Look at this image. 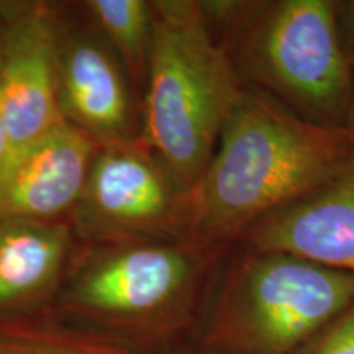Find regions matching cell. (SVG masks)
I'll return each mask as SVG.
<instances>
[{
	"label": "cell",
	"mask_w": 354,
	"mask_h": 354,
	"mask_svg": "<svg viewBox=\"0 0 354 354\" xmlns=\"http://www.w3.org/2000/svg\"><path fill=\"white\" fill-rule=\"evenodd\" d=\"M8 7L0 6V50H2V39H3V33H6V25H7V19H8Z\"/></svg>",
	"instance_id": "ac0fdd59"
},
{
	"label": "cell",
	"mask_w": 354,
	"mask_h": 354,
	"mask_svg": "<svg viewBox=\"0 0 354 354\" xmlns=\"http://www.w3.org/2000/svg\"><path fill=\"white\" fill-rule=\"evenodd\" d=\"M225 248L196 236L102 243L71 274L64 307L105 328L115 342L149 354L194 320Z\"/></svg>",
	"instance_id": "277c9868"
},
{
	"label": "cell",
	"mask_w": 354,
	"mask_h": 354,
	"mask_svg": "<svg viewBox=\"0 0 354 354\" xmlns=\"http://www.w3.org/2000/svg\"><path fill=\"white\" fill-rule=\"evenodd\" d=\"M0 354H148L107 338L46 328H0Z\"/></svg>",
	"instance_id": "4fadbf2b"
},
{
	"label": "cell",
	"mask_w": 354,
	"mask_h": 354,
	"mask_svg": "<svg viewBox=\"0 0 354 354\" xmlns=\"http://www.w3.org/2000/svg\"><path fill=\"white\" fill-rule=\"evenodd\" d=\"M295 354H354V300Z\"/></svg>",
	"instance_id": "5bb4252c"
},
{
	"label": "cell",
	"mask_w": 354,
	"mask_h": 354,
	"mask_svg": "<svg viewBox=\"0 0 354 354\" xmlns=\"http://www.w3.org/2000/svg\"><path fill=\"white\" fill-rule=\"evenodd\" d=\"M99 148L64 122L12 151L0 171V221H59L73 214Z\"/></svg>",
	"instance_id": "9c48e42d"
},
{
	"label": "cell",
	"mask_w": 354,
	"mask_h": 354,
	"mask_svg": "<svg viewBox=\"0 0 354 354\" xmlns=\"http://www.w3.org/2000/svg\"><path fill=\"white\" fill-rule=\"evenodd\" d=\"M0 112L12 151L66 122L57 97L55 7L8 8L0 50Z\"/></svg>",
	"instance_id": "ba28073f"
},
{
	"label": "cell",
	"mask_w": 354,
	"mask_h": 354,
	"mask_svg": "<svg viewBox=\"0 0 354 354\" xmlns=\"http://www.w3.org/2000/svg\"><path fill=\"white\" fill-rule=\"evenodd\" d=\"M84 8L109 43L127 76L145 92L153 44V3L146 0H87Z\"/></svg>",
	"instance_id": "7c38bea8"
},
{
	"label": "cell",
	"mask_w": 354,
	"mask_h": 354,
	"mask_svg": "<svg viewBox=\"0 0 354 354\" xmlns=\"http://www.w3.org/2000/svg\"><path fill=\"white\" fill-rule=\"evenodd\" d=\"M180 354H215V353H212L210 349L203 348L201 344V346H198L197 349H192V351H185V353H180Z\"/></svg>",
	"instance_id": "d6986e66"
},
{
	"label": "cell",
	"mask_w": 354,
	"mask_h": 354,
	"mask_svg": "<svg viewBox=\"0 0 354 354\" xmlns=\"http://www.w3.org/2000/svg\"><path fill=\"white\" fill-rule=\"evenodd\" d=\"M73 246L64 221H0V313L26 307L55 289Z\"/></svg>",
	"instance_id": "8fae6325"
},
{
	"label": "cell",
	"mask_w": 354,
	"mask_h": 354,
	"mask_svg": "<svg viewBox=\"0 0 354 354\" xmlns=\"http://www.w3.org/2000/svg\"><path fill=\"white\" fill-rule=\"evenodd\" d=\"M56 71L66 122L100 148L141 138V110L130 79L97 30L66 26L56 15Z\"/></svg>",
	"instance_id": "52a82bcc"
},
{
	"label": "cell",
	"mask_w": 354,
	"mask_h": 354,
	"mask_svg": "<svg viewBox=\"0 0 354 354\" xmlns=\"http://www.w3.org/2000/svg\"><path fill=\"white\" fill-rule=\"evenodd\" d=\"M338 19L343 38L354 37V0L338 2Z\"/></svg>",
	"instance_id": "9a60e30c"
},
{
	"label": "cell",
	"mask_w": 354,
	"mask_h": 354,
	"mask_svg": "<svg viewBox=\"0 0 354 354\" xmlns=\"http://www.w3.org/2000/svg\"><path fill=\"white\" fill-rule=\"evenodd\" d=\"M10 154H12L10 138H8L6 122H3L2 112H0V171H2V167L6 166V162L8 161V158H10Z\"/></svg>",
	"instance_id": "e0dca14e"
},
{
	"label": "cell",
	"mask_w": 354,
	"mask_h": 354,
	"mask_svg": "<svg viewBox=\"0 0 354 354\" xmlns=\"http://www.w3.org/2000/svg\"><path fill=\"white\" fill-rule=\"evenodd\" d=\"M194 190L146 146L99 148L73 210L74 230L88 241H174L192 238Z\"/></svg>",
	"instance_id": "8992f818"
},
{
	"label": "cell",
	"mask_w": 354,
	"mask_h": 354,
	"mask_svg": "<svg viewBox=\"0 0 354 354\" xmlns=\"http://www.w3.org/2000/svg\"><path fill=\"white\" fill-rule=\"evenodd\" d=\"M151 3L153 44L141 102V141L194 190L248 87L210 30L201 3Z\"/></svg>",
	"instance_id": "3957f363"
},
{
	"label": "cell",
	"mask_w": 354,
	"mask_h": 354,
	"mask_svg": "<svg viewBox=\"0 0 354 354\" xmlns=\"http://www.w3.org/2000/svg\"><path fill=\"white\" fill-rule=\"evenodd\" d=\"M246 87L305 120L342 127L354 92L338 2L210 0L198 2Z\"/></svg>",
	"instance_id": "7a4b0ae2"
},
{
	"label": "cell",
	"mask_w": 354,
	"mask_h": 354,
	"mask_svg": "<svg viewBox=\"0 0 354 354\" xmlns=\"http://www.w3.org/2000/svg\"><path fill=\"white\" fill-rule=\"evenodd\" d=\"M343 39H344V44H346V50L349 53V56H351L353 66H354V37L343 38ZM343 128L346 130L349 138H351L353 143H354V92H353L351 105H349V110L346 113V120H344V123H343Z\"/></svg>",
	"instance_id": "2e32d148"
},
{
	"label": "cell",
	"mask_w": 354,
	"mask_h": 354,
	"mask_svg": "<svg viewBox=\"0 0 354 354\" xmlns=\"http://www.w3.org/2000/svg\"><path fill=\"white\" fill-rule=\"evenodd\" d=\"M353 151L344 128L305 120L248 87L194 189L192 234L228 246L325 183Z\"/></svg>",
	"instance_id": "6da1fadb"
},
{
	"label": "cell",
	"mask_w": 354,
	"mask_h": 354,
	"mask_svg": "<svg viewBox=\"0 0 354 354\" xmlns=\"http://www.w3.org/2000/svg\"><path fill=\"white\" fill-rule=\"evenodd\" d=\"M354 300V274L248 250L230 263L202 346L215 354H295Z\"/></svg>",
	"instance_id": "5b68a950"
},
{
	"label": "cell",
	"mask_w": 354,
	"mask_h": 354,
	"mask_svg": "<svg viewBox=\"0 0 354 354\" xmlns=\"http://www.w3.org/2000/svg\"><path fill=\"white\" fill-rule=\"evenodd\" d=\"M243 248L276 251L354 274V151L304 197L256 221Z\"/></svg>",
	"instance_id": "30bf717a"
}]
</instances>
